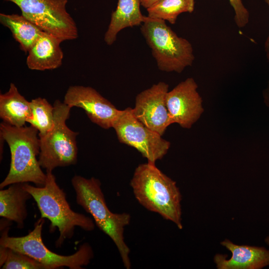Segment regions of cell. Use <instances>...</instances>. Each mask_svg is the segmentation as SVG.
<instances>
[{
  "instance_id": "obj_2",
  "label": "cell",
  "mask_w": 269,
  "mask_h": 269,
  "mask_svg": "<svg viewBox=\"0 0 269 269\" xmlns=\"http://www.w3.org/2000/svg\"><path fill=\"white\" fill-rule=\"evenodd\" d=\"M0 136L8 144L11 155L9 172L0 183V188L25 182L43 186L46 174L42 171L37 158L40 153L38 131L31 126L16 127L2 122Z\"/></svg>"
},
{
  "instance_id": "obj_1",
  "label": "cell",
  "mask_w": 269,
  "mask_h": 269,
  "mask_svg": "<svg viewBox=\"0 0 269 269\" xmlns=\"http://www.w3.org/2000/svg\"><path fill=\"white\" fill-rule=\"evenodd\" d=\"M134 196L148 210L174 223L179 229L181 220V194L176 182L160 171L154 163L140 164L130 181Z\"/></svg>"
},
{
  "instance_id": "obj_13",
  "label": "cell",
  "mask_w": 269,
  "mask_h": 269,
  "mask_svg": "<svg viewBox=\"0 0 269 269\" xmlns=\"http://www.w3.org/2000/svg\"><path fill=\"white\" fill-rule=\"evenodd\" d=\"M221 244L232 256L227 259L225 255L216 254L214 261L218 269H261L269 266V250L263 247L238 245L228 239Z\"/></svg>"
},
{
  "instance_id": "obj_25",
  "label": "cell",
  "mask_w": 269,
  "mask_h": 269,
  "mask_svg": "<svg viewBox=\"0 0 269 269\" xmlns=\"http://www.w3.org/2000/svg\"><path fill=\"white\" fill-rule=\"evenodd\" d=\"M265 1L269 6V0H265ZM265 51L266 52L267 59L269 62V34L268 36L265 43Z\"/></svg>"
},
{
  "instance_id": "obj_19",
  "label": "cell",
  "mask_w": 269,
  "mask_h": 269,
  "mask_svg": "<svg viewBox=\"0 0 269 269\" xmlns=\"http://www.w3.org/2000/svg\"><path fill=\"white\" fill-rule=\"evenodd\" d=\"M194 5V0H160L146 9L147 16L163 19L173 24L180 14L192 12Z\"/></svg>"
},
{
  "instance_id": "obj_7",
  "label": "cell",
  "mask_w": 269,
  "mask_h": 269,
  "mask_svg": "<svg viewBox=\"0 0 269 269\" xmlns=\"http://www.w3.org/2000/svg\"><path fill=\"white\" fill-rule=\"evenodd\" d=\"M53 107L52 128L45 134H38V161L46 171H52L57 167L74 165L77 161L76 136L78 133L72 131L66 124L71 108L59 100L54 102Z\"/></svg>"
},
{
  "instance_id": "obj_3",
  "label": "cell",
  "mask_w": 269,
  "mask_h": 269,
  "mask_svg": "<svg viewBox=\"0 0 269 269\" xmlns=\"http://www.w3.org/2000/svg\"><path fill=\"white\" fill-rule=\"evenodd\" d=\"M46 174L43 186H34L28 182L23 183V186L36 202L41 218L50 221V231L58 229L60 234L55 245L59 248L66 240L73 237L76 227L91 231L95 228V222L89 217L73 211L52 171H46Z\"/></svg>"
},
{
  "instance_id": "obj_20",
  "label": "cell",
  "mask_w": 269,
  "mask_h": 269,
  "mask_svg": "<svg viewBox=\"0 0 269 269\" xmlns=\"http://www.w3.org/2000/svg\"><path fill=\"white\" fill-rule=\"evenodd\" d=\"M31 116L26 121L38 131V134L49 132L54 124V107L45 98L40 97L30 102Z\"/></svg>"
},
{
  "instance_id": "obj_8",
  "label": "cell",
  "mask_w": 269,
  "mask_h": 269,
  "mask_svg": "<svg viewBox=\"0 0 269 269\" xmlns=\"http://www.w3.org/2000/svg\"><path fill=\"white\" fill-rule=\"evenodd\" d=\"M16 4L21 14L43 31L61 40L78 37L76 22L67 11L68 0H4Z\"/></svg>"
},
{
  "instance_id": "obj_10",
  "label": "cell",
  "mask_w": 269,
  "mask_h": 269,
  "mask_svg": "<svg viewBox=\"0 0 269 269\" xmlns=\"http://www.w3.org/2000/svg\"><path fill=\"white\" fill-rule=\"evenodd\" d=\"M168 92L166 83L153 84L137 95L132 108L133 115L139 121L161 135L172 124L166 103Z\"/></svg>"
},
{
  "instance_id": "obj_23",
  "label": "cell",
  "mask_w": 269,
  "mask_h": 269,
  "mask_svg": "<svg viewBox=\"0 0 269 269\" xmlns=\"http://www.w3.org/2000/svg\"><path fill=\"white\" fill-rule=\"evenodd\" d=\"M263 97L265 105L269 108V80L267 87L263 91Z\"/></svg>"
},
{
  "instance_id": "obj_18",
  "label": "cell",
  "mask_w": 269,
  "mask_h": 269,
  "mask_svg": "<svg viewBox=\"0 0 269 269\" xmlns=\"http://www.w3.org/2000/svg\"><path fill=\"white\" fill-rule=\"evenodd\" d=\"M0 22L11 31L21 50L27 53L45 32L22 14L0 13Z\"/></svg>"
},
{
  "instance_id": "obj_24",
  "label": "cell",
  "mask_w": 269,
  "mask_h": 269,
  "mask_svg": "<svg viewBox=\"0 0 269 269\" xmlns=\"http://www.w3.org/2000/svg\"><path fill=\"white\" fill-rule=\"evenodd\" d=\"M141 5L145 8H148L156 3L158 2L160 0H139Z\"/></svg>"
},
{
  "instance_id": "obj_11",
  "label": "cell",
  "mask_w": 269,
  "mask_h": 269,
  "mask_svg": "<svg viewBox=\"0 0 269 269\" xmlns=\"http://www.w3.org/2000/svg\"><path fill=\"white\" fill-rule=\"evenodd\" d=\"M192 78L180 82L166 96L167 107L172 124L190 129L204 112L203 100Z\"/></svg>"
},
{
  "instance_id": "obj_9",
  "label": "cell",
  "mask_w": 269,
  "mask_h": 269,
  "mask_svg": "<svg viewBox=\"0 0 269 269\" xmlns=\"http://www.w3.org/2000/svg\"><path fill=\"white\" fill-rule=\"evenodd\" d=\"M112 128L121 143L135 148L148 162L155 164L170 148V142L139 121L131 108L120 110Z\"/></svg>"
},
{
  "instance_id": "obj_17",
  "label": "cell",
  "mask_w": 269,
  "mask_h": 269,
  "mask_svg": "<svg viewBox=\"0 0 269 269\" xmlns=\"http://www.w3.org/2000/svg\"><path fill=\"white\" fill-rule=\"evenodd\" d=\"M31 116L30 102L11 83L7 92L0 95V117L3 122L16 127L25 125Z\"/></svg>"
},
{
  "instance_id": "obj_16",
  "label": "cell",
  "mask_w": 269,
  "mask_h": 269,
  "mask_svg": "<svg viewBox=\"0 0 269 269\" xmlns=\"http://www.w3.org/2000/svg\"><path fill=\"white\" fill-rule=\"evenodd\" d=\"M32 198L24 188L23 183H16L0 191V216L15 222L22 228L27 216L26 202Z\"/></svg>"
},
{
  "instance_id": "obj_15",
  "label": "cell",
  "mask_w": 269,
  "mask_h": 269,
  "mask_svg": "<svg viewBox=\"0 0 269 269\" xmlns=\"http://www.w3.org/2000/svg\"><path fill=\"white\" fill-rule=\"evenodd\" d=\"M140 5L139 0H118L104 35V41L107 45H112L119 32L123 29L141 25L145 16L140 11Z\"/></svg>"
},
{
  "instance_id": "obj_6",
  "label": "cell",
  "mask_w": 269,
  "mask_h": 269,
  "mask_svg": "<svg viewBox=\"0 0 269 269\" xmlns=\"http://www.w3.org/2000/svg\"><path fill=\"white\" fill-rule=\"evenodd\" d=\"M44 219L41 218L34 224L33 230L22 237H14L8 235L9 227L2 230L0 247L11 249L27 255L46 266L47 269L68 267L70 269H82L90 264L94 257L90 245L85 243L74 254L63 256L49 250L42 238V230Z\"/></svg>"
},
{
  "instance_id": "obj_22",
  "label": "cell",
  "mask_w": 269,
  "mask_h": 269,
  "mask_svg": "<svg viewBox=\"0 0 269 269\" xmlns=\"http://www.w3.org/2000/svg\"><path fill=\"white\" fill-rule=\"evenodd\" d=\"M231 5L234 12V20L239 27H243L249 22V13L244 6L241 0H229Z\"/></svg>"
},
{
  "instance_id": "obj_4",
  "label": "cell",
  "mask_w": 269,
  "mask_h": 269,
  "mask_svg": "<svg viewBox=\"0 0 269 269\" xmlns=\"http://www.w3.org/2000/svg\"><path fill=\"white\" fill-rule=\"evenodd\" d=\"M71 183L76 192L77 204L92 215L97 226L112 239L124 267L130 269V250L124 236L125 228L130 223V214L114 213L109 209L98 179L75 175Z\"/></svg>"
},
{
  "instance_id": "obj_26",
  "label": "cell",
  "mask_w": 269,
  "mask_h": 269,
  "mask_svg": "<svg viewBox=\"0 0 269 269\" xmlns=\"http://www.w3.org/2000/svg\"><path fill=\"white\" fill-rule=\"evenodd\" d=\"M265 241L267 245H269V236L266 238Z\"/></svg>"
},
{
  "instance_id": "obj_12",
  "label": "cell",
  "mask_w": 269,
  "mask_h": 269,
  "mask_svg": "<svg viewBox=\"0 0 269 269\" xmlns=\"http://www.w3.org/2000/svg\"><path fill=\"white\" fill-rule=\"evenodd\" d=\"M63 102L71 108H82L92 122L104 129L112 128L120 112L95 89L88 86H70Z\"/></svg>"
},
{
  "instance_id": "obj_5",
  "label": "cell",
  "mask_w": 269,
  "mask_h": 269,
  "mask_svg": "<svg viewBox=\"0 0 269 269\" xmlns=\"http://www.w3.org/2000/svg\"><path fill=\"white\" fill-rule=\"evenodd\" d=\"M140 31L160 70L180 73L192 65L195 57L191 44L177 36L165 20L146 16Z\"/></svg>"
},
{
  "instance_id": "obj_21",
  "label": "cell",
  "mask_w": 269,
  "mask_h": 269,
  "mask_svg": "<svg viewBox=\"0 0 269 269\" xmlns=\"http://www.w3.org/2000/svg\"><path fill=\"white\" fill-rule=\"evenodd\" d=\"M0 266L2 269H47L44 265L27 255L1 247Z\"/></svg>"
},
{
  "instance_id": "obj_14",
  "label": "cell",
  "mask_w": 269,
  "mask_h": 269,
  "mask_svg": "<svg viewBox=\"0 0 269 269\" xmlns=\"http://www.w3.org/2000/svg\"><path fill=\"white\" fill-rule=\"evenodd\" d=\"M63 41L54 35L44 32L28 51L26 63L31 70L44 71L57 69L62 64Z\"/></svg>"
}]
</instances>
